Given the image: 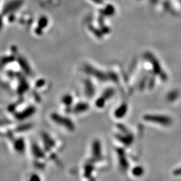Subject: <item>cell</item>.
<instances>
[{
	"mask_svg": "<svg viewBox=\"0 0 181 181\" xmlns=\"http://www.w3.org/2000/svg\"><path fill=\"white\" fill-rule=\"evenodd\" d=\"M144 119L147 121H152L164 126H168L171 124V119L166 116H160V115H147L144 117Z\"/></svg>",
	"mask_w": 181,
	"mask_h": 181,
	"instance_id": "obj_1",
	"label": "cell"
},
{
	"mask_svg": "<svg viewBox=\"0 0 181 181\" xmlns=\"http://www.w3.org/2000/svg\"><path fill=\"white\" fill-rule=\"evenodd\" d=\"M127 111V105L126 104H124V105H121L120 108H119L116 110V116L118 118H121L124 114H126Z\"/></svg>",
	"mask_w": 181,
	"mask_h": 181,
	"instance_id": "obj_2",
	"label": "cell"
},
{
	"mask_svg": "<svg viewBox=\"0 0 181 181\" xmlns=\"http://www.w3.org/2000/svg\"><path fill=\"white\" fill-rule=\"evenodd\" d=\"M177 174H181V168H180V169L179 170H177Z\"/></svg>",
	"mask_w": 181,
	"mask_h": 181,
	"instance_id": "obj_3",
	"label": "cell"
}]
</instances>
